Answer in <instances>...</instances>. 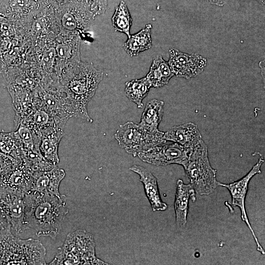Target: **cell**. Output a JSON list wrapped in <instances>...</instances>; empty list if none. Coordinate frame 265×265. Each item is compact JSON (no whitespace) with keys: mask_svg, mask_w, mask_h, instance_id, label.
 <instances>
[{"mask_svg":"<svg viewBox=\"0 0 265 265\" xmlns=\"http://www.w3.org/2000/svg\"><path fill=\"white\" fill-rule=\"evenodd\" d=\"M103 78V73L91 63L80 61L61 68L59 83L74 110L75 117L93 122L87 106Z\"/></svg>","mask_w":265,"mask_h":265,"instance_id":"cell-1","label":"cell"},{"mask_svg":"<svg viewBox=\"0 0 265 265\" xmlns=\"http://www.w3.org/2000/svg\"><path fill=\"white\" fill-rule=\"evenodd\" d=\"M65 195H51L30 191L25 194V224L38 237L55 239L68 213Z\"/></svg>","mask_w":265,"mask_h":265,"instance_id":"cell-2","label":"cell"},{"mask_svg":"<svg viewBox=\"0 0 265 265\" xmlns=\"http://www.w3.org/2000/svg\"><path fill=\"white\" fill-rule=\"evenodd\" d=\"M45 255L39 240L19 238L11 230L0 233V265H46Z\"/></svg>","mask_w":265,"mask_h":265,"instance_id":"cell-3","label":"cell"},{"mask_svg":"<svg viewBox=\"0 0 265 265\" xmlns=\"http://www.w3.org/2000/svg\"><path fill=\"white\" fill-rule=\"evenodd\" d=\"M49 265H108L97 258L93 236L83 230L68 234Z\"/></svg>","mask_w":265,"mask_h":265,"instance_id":"cell-4","label":"cell"},{"mask_svg":"<svg viewBox=\"0 0 265 265\" xmlns=\"http://www.w3.org/2000/svg\"><path fill=\"white\" fill-rule=\"evenodd\" d=\"M183 166L190 185L198 194L209 195L218 186L216 170L210 164L207 146L202 139L191 150Z\"/></svg>","mask_w":265,"mask_h":265,"instance_id":"cell-5","label":"cell"},{"mask_svg":"<svg viewBox=\"0 0 265 265\" xmlns=\"http://www.w3.org/2000/svg\"><path fill=\"white\" fill-rule=\"evenodd\" d=\"M164 132L150 133L138 123L129 121L119 126L114 137L121 148L135 157L140 152L164 144Z\"/></svg>","mask_w":265,"mask_h":265,"instance_id":"cell-6","label":"cell"},{"mask_svg":"<svg viewBox=\"0 0 265 265\" xmlns=\"http://www.w3.org/2000/svg\"><path fill=\"white\" fill-rule=\"evenodd\" d=\"M59 34H80L85 31L95 17L80 0L54 12Z\"/></svg>","mask_w":265,"mask_h":265,"instance_id":"cell-7","label":"cell"},{"mask_svg":"<svg viewBox=\"0 0 265 265\" xmlns=\"http://www.w3.org/2000/svg\"><path fill=\"white\" fill-rule=\"evenodd\" d=\"M25 195L0 185V213L19 234L26 230L25 224Z\"/></svg>","mask_w":265,"mask_h":265,"instance_id":"cell-8","label":"cell"},{"mask_svg":"<svg viewBox=\"0 0 265 265\" xmlns=\"http://www.w3.org/2000/svg\"><path fill=\"white\" fill-rule=\"evenodd\" d=\"M264 162V159L263 157H261L250 171L242 178L229 184H223L218 182L217 183L218 186L225 187L229 191L232 197V206H237L240 209L241 219L251 231L256 243L257 250L262 254H265V251L249 222L245 210V200L249 183L254 176L261 173V167Z\"/></svg>","mask_w":265,"mask_h":265,"instance_id":"cell-9","label":"cell"},{"mask_svg":"<svg viewBox=\"0 0 265 265\" xmlns=\"http://www.w3.org/2000/svg\"><path fill=\"white\" fill-rule=\"evenodd\" d=\"M191 149L176 143L162 144L140 152L137 156L143 161L157 166H166L172 164L183 166Z\"/></svg>","mask_w":265,"mask_h":265,"instance_id":"cell-10","label":"cell"},{"mask_svg":"<svg viewBox=\"0 0 265 265\" xmlns=\"http://www.w3.org/2000/svg\"><path fill=\"white\" fill-rule=\"evenodd\" d=\"M34 93L47 110L62 124L65 125L68 119L75 117L74 110L62 90L45 89L39 83Z\"/></svg>","mask_w":265,"mask_h":265,"instance_id":"cell-11","label":"cell"},{"mask_svg":"<svg viewBox=\"0 0 265 265\" xmlns=\"http://www.w3.org/2000/svg\"><path fill=\"white\" fill-rule=\"evenodd\" d=\"M168 63L174 75L178 77L190 79L202 73L207 64V59L196 54H188L176 49L169 51Z\"/></svg>","mask_w":265,"mask_h":265,"instance_id":"cell-12","label":"cell"},{"mask_svg":"<svg viewBox=\"0 0 265 265\" xmlns=\"http://www.w3.org/2000/svg\"><path fill=\"white\" fill-rule=\"evenodd\" d=\"M41 6L39 0H4L0 4V14L10 21L26 23Z\"/></svg>","mask_w":265,"mask_h":265,"instance_id":"cell-13","label":"cell"},{"mask_svg":"<svg viewBox=\"0 0 265 265\" xmlns=\"http://www.w3.org/2000/svg\"><path fill=\"white\" fill-rule=\"evenodd\" d=\"M56 37L55 55L56 59L60 61L58 70L60 71L64 66L80 62V35L59 34Z\"/></svg>","mask_w":265,"mask_h":265,"instance_id":"cell-14","label":"cell"},{"mask_svg":"<svg viewBox=\"0 0 265 265\" xmlns=\"http://www.w3.org/2000/svg\"><path fill=\"white\" fill-rule=\"evenodd\" d=\"M65 176L64 170L57 165L48 170L34 172L30 191L42 194L60 195L59 186Z\"/></svg>","mask_w":265,"mask_h":265,"instance_id":"cell-15","label":"cell"},{"mask_svg":"<svg viewBox=\"0 0 265 265\" xmlns=\"http://www.w3.org/2000/svg\"><path fill=\"white\" fill-rule=\"evenodd\" d=\"M33 173L21 160L2 177L0 185L25 195L31 190Z\"/></svg>","mask_w":265,"mask_h":265,"instance_id":"cell-16","label":"cell"},{"mask_svg":"<svg viewBox=\"0 0 265 265\" xmlns=\"http://www.w3.org/2000/svg\"><path fill=\"white\" fill-rule=\"evenodd\" d=\"M129 169L138 174L139 180L143 184L145 195L153 211H163L167 209V205L162 201L159 194L157 179L146 168L134 164Z\"/></svg>","mask_w":265,"mask_h":265,"instance_id":"cell-17","label":"cell"},{"mask_svg":"<svg viewBox=\"0 0 265 265\" xmlns=\"http://www.w3.org/2000/svg\"><path fill=\"white\" fill-rule=\"evenodd\" d=\"M163 136L166 141H172L190 149L202 139L197 126L192 122L174 126L164 132Z\"/></svg>","mask_w":265,"mask_h":265,"instance_id":"cell-18","label":"cell"},{"mask_svg":"<svg viewBox=\"0 0 265 265\" xmlns=\"http://www.w3.org/2000/svg\"><path fill=\"white\" fill-rule=\"evenodd\" d=\"M195 191L190 184H184L178 179L174 201L176 222L178 228H184L187 222L189 199L196 200Z\"/></svg>","mask_w":265,"mask_h":265,"instance_id":"cell-19","label":"cell"},{"mask_svg":"<svg viewBox=\"0 0 265 265\" xmlns=\"http://www.w3.org/2000/svg\"><path fill=\"white\" fill-rule=\"evenodd\" d=\"M64 135V128L57 127L42 133L40 137L39 151L42 157L54 166L59 162L58 147Z\"/></svg>","mask_w":265,"mask_h":265,"instance_id":"cell-20","label":"cell"},{"mask_svg":"<svg viewBox=\"0 0 265 265\" xmlns=\"http://www.w3.org/2000/svg\"><path fill=\"white\" fill-rule=\"evenodd\" d=\"M164 105L162 101L157 99L149 101L145 106L138 124L149 132H159L158 128L163 115Z\"/></svg>","mask_w":265,"mask_h":265,"instance_id":"cell-21","label":"cell"},{"mask_svg":"<svg viewBox=\"0 0 265 265\" xmlns=\"http://www.w3.org/2000/svg\"><path fill=\"white\" fill-rule=\"evenodd\" d=\"M174 76L168 62L158 55L154 59L146 77L151 87L159 88L167 84Z\"/></svg>","mask_w":265,"mask_h":265,"instance_id":"cell-22","label":"cell"},{"mask_svg":"<svg viewBox=\"0 0 265 265\" xmlns=\"http://www.w3.org/2000/svg\"><path fill=\"white\" fill-rule=\"evenodd\" d=\"M152 25L148 24L138 32L128 37L123 44L124 50L128 54L135 56L152 47Z\"/></svg>","mask_w":265,"mask_h":265,"instance_id":"cell-23","label":"cell"},{"mask_svg":"<svg viewBox=\"0 0 265 265\" xmlns=\"http://www.w3.org/2000/svg\"><path fill=\"white\" fill-rule=\"evenodd\" d=\"M152 87L146 77L127 81L125 92L127 97L137 105L138 108L143 107V100L148 95Z\"/></svg>","mask_w":265,"mask_h":265,"instance_id":"cell-24","label":"cell"},{"mask_svg":"<svg viewBox=\"0 0 265 265\" xmlns=\"http://www.w3.org/2000/svg\"><path fill=\"white\" fill-rule=\"evenodd\" d=\"M22 144L16 131L0 132V152L3 154L20 162Z\"/></svg>","mask_w":265,"mask_h":265,"instance_id":"cell-25","label":"cell"},{"mask_svg":"<svg viewBox=\"0 0 265 265\" xmlns=\"http://www.w3.org/2000/svg\"><path fill=\"white\" fill-rule=\"evenodd\" d=\"M111 20L115 31L123 32L128 37H130V29L132 19L124 1H121L116 7Z\"/></svg>","mask_w":265,"mask_h":265,"instance_id":"cell-26","label":"cell"},{"mask_svg":"<svg viewBox=\"0 0 265 265\" xmlns=\"http://www.w3.org/2000/svg\"><path fill=\"white\" fill-rule=\"evenodd\" d=\"M17 132L22 144V149H39L40 137L26 125L21 123L15 124Z\"/></svg>","mask_w":265,"mask_h":265,"instance_id":"cell-27","label":"cell"},{"mask_svg":"<svg viewBox=\"0 0 265 265\" xmlns=\"http://www.w3.org/2000/svg\"><path fill=\"white\" fill-rule=\"evenodd\" d=\"M95 17L104 13L106 9L107 0H80Z\"/></svg>","mask_w":265,"mask_h":265,"instance_id":"cell-28","label":"cell"},{"mask_svg":"<svg viewBox=\"0 0 265 265\" xmlns=\"http://www.w3.org/2000/svg\"><path fill=\"white\" fill-rule=\"evenodd\" d=\"M19 162L0 152V180Z\"/></svg>","mask_w":265,"mask_h":265,"instance_id":"cell-29","label":"cell"},{"mask_svg":"<svg viewBox=\"0 0 265 265\" xmlns=\"http://www.w3.org/2000/svg\"><path fill=\"white\" fill-rule=\"evenodd\" d=\"M41 4L43 6L47 7L53 10L54 11L58 8L79 1L80 0H39Z\"/></svg>","mask_w":265,"mask_h":265,"instance_id":"cell-30","label":"cell"},{"mask_svg":"<svg viewBox=\"0 0 265 265\" xmlns=\"http://www.w3.org/2000/svg\"><path fill=\"white\" fill-rule=\"evenodd\" d=\"M10 228V226L5 218L0 213V230Z\"/></svg>","mask_w":265,"mask_h":265,"instance_id":"cell-31","label":"cell"},{"mask_svg":"<svg viewBox=\"0 0 265 265\" xmlns=\"http://www.w3.org/2000/svg\"><path fill=\"white\" fill-rule=\"evenodd\" d=\"M210 2L211 4L217 5L219 6H223L224 2L223 0H206Z\"/></svg>","mask_w":265,"mask_h":265,"instance_id":"cell-32","label":"cell"},{"mask_svg":"<svg viewBox=\"0 0 265 265\" xmlns=\"http://www.w3.org/2000/svg\"><path fill=\"white\" fill-rule=\"evenodd\" d=\"M257 0L261 2V3L265 4V0Z\"/></svg>","mask_w":265,"mask_h":265,"instance_id":"cell-33","label":"cell"}]
</instances>
